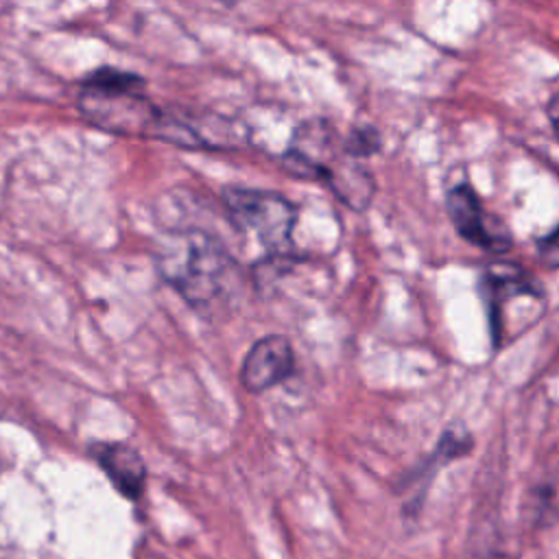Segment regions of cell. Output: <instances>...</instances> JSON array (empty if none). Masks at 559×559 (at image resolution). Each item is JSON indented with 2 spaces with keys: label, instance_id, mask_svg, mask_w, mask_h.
Wrapping results in <instances>:
<instances>
[{
  "label": "cell",
  "instance_id": "4",
  "mask_svg": "<svg viewBox=\"0 0 559 559\" xmlns=\"http://www.w3.org/2000/svg\"><path fill=\"white\" fill-rule=\"evenodd\" d=\"M483 297L487 301V312L491 319L493 343L498 347L500 338L511 341L531 325L518 314L515 306L544 308V290L535 284L531 275L520 269H507L502 273L491 271L483 277Z\"/></svg>",
  "mask_w": 559,
  "mask_h": 559
},
{
  "label": "cell",
  "instance_id": "2",
  "mask_svg": "<svg viewBox=\"0 0 559 559\" xmlns=\"http://www.w3.org/2000/svg\"><path fill=\"white\" fill-rule=\"evenodd\" d=\"M144 79L116 68H100L83 83L81 109L107 131L153 135L159 109L142 94Z\"/></svg>",
  "mask_w": 559,
  "mask_h": 559
},
{
  "label": "cell",
  "instance_id": "9",
  "mask_svg": "<svg viewBox=\"0 0 559 559\" xmlns=\"http://www.w3.org/2000/svg\"><path fill=\"white\" fill-rule=\"evenodd\" d=\"M323 183L352 210L362 212L365 207H369L373 192H376V183L373 177L367 168H362L358 164V159L341 153L336 157V162L328 168Z\"/></svg>",
  "mask_w": 559,
  "mask_h": 559
},
{
  "label": "cell",
  "instance_id": "12",
  "mask_svg": "<svg viewBox=\"0 0 559 559\" xmlns=\"http://www.w3.org/2000/svg\"><path fill=\"white\" fill-rule=\"evenodd\" d=\"M537 249H539L542 260H544L548 266H555V264H557V229H550L548 236L539 240Z\"/></svg>",
  "mask_w": 559,
  "mask_h": 559
},
{
  "label": "cell",
  "instance_id": "6",
  "mask_svg": "<svg viewBox=\"0 0 559 559\" xmlns=\"http://www.w3.org/2000/svg\"><path fill=\"white\" fill-rule=\"evenodd\" d=\"M341 153V140L330 122L306 120L295 129L293 140L284 151L282 164L295 177L323 181L328 168Z\"/></svg>",
  "mask_w": 559,
  "mask_h": 559
},
{
  "label": "cell",
  "instance_id": "8",
  "mask_svg": "<svg viewBox=\"0 0 559 559\" xmlns=\"http://www.w3.org/2000/svg\"><path fill=\"white\" fill-rule=\"evenodd\" d=\"M295 369L293 345L282 334L262 336L247 352L240 367V384L249 393H264L284 382Z\"/></svg>",
  "mask_w": 559,
  "mask_h": 559
},
{
  "label": "cell",
  "instance_id": "7",
  "mask_svg": "<svg viewBox=\"0 0 559 559\" xmlns=\"http://www.w3.org/2000/svg\"><path fill=\"white\" fill-rule=\"evenodd\" d=\"M445 207L456 231L467 242L491 253H502L511 247V236L507 227L493 214L485 212L480 199L469 183H459L450 188L445 197Z\"/></svg>",
  "mask_w": 559,
  "mask_h": 559
},
{
  "label": "cell",
  "instance_id": "3",
  "mask_svg": "<svg viewBox=\"0 0 559 559\" xmlns=\"http://www.w3.org/2000/svg\"><path fill=\"white\" fill-rule=\"evenodd\" d=\"M229 221L236 229L258 238V242L275 255L293 242L297 207L282 194L271 190L231 188L223 194Z\"/></svg>",
  "mask_w": 559,
  "mask_h": 559
},
{
  "label": "cell",
  "instance_id": "5",
  "mask_svg": "<svg viewBox=\"0 0 559 559\" xmlns=\"http://www.w3.org/2000/svg\"><path fill=\"white\" fill-rule=\"evenodd\" d=\"M155 140L181 148H231L238 142L236 131L225 118L214 114H197L181 107L159 109L153 135Z\"/></svg>",
  "mask_w": 559,
  "mask_h": 559
},
{
  "label": "cell",
  "instance_id": "11",
  "mask_svg": "<svg viewBox=\"0 0 559 559\" xmlns=\"http://www.w3.org/2000/svg\"><path fill=\"white\" fill-rule=\"evenodd\" d=\"M341 146H343V153L354 159L367 157L380 148V133L369 124L356 127L349 131L345 140H341Z\"/></svg>",
  "mask_w": 559,
  "mask_h": 559
},
{
  "label": "cell",
  "instance_id": "10",
  "mask_svg": "<svg viewBox=\"0 0 559 559\" xmlns=\"http://www.w3.org/2000/svg\"><path fill=\"white\" fill-rule=\"evenodd\" d=\"M100 467L107 472V476L114 480V485L129 498L140 496L144 487V461L142 456L124 445V443H100L94 452Z\"/></svg>",
  "mask_w": 559,
  "mask_h": 559
},
{
  "label": "cell",
  "instance_id": "1",
  "mask_svg": "<svg viewBox=\"0 0 559 559\" xmlns=\"http://www.w3.org/2000/svg\"><path fill=\"white\" fill-rule=\"evenodd\" d=\"M159 273L197 310L227 306L240 288V266L229 251L203 229H177L159 245Z\"/></svg>",
  "mask_w": 559,
  "mask_h": 559
}]
</instances>
